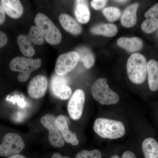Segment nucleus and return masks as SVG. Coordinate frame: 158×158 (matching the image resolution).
<instances>
[{"label":"nucleus","mask_w":158,"mask_h":158,"mask_svg":"<svg viewBox=\"0 0 158 158\" xmlns=\"http://www.w3.org/2000/svg\"><path fill=\"white\" fill-rule=\"evenodd\" d=\"M77 52L79 54L80 61L83 62L86 68L89 69L93 66L95 62V57L90 49L83 47L78 48Z\"/></svg>","instance_id":"obj_23"},{"label":"nucleus","mask_w":158,"mask_h":158,"mask_svg":"<svg viewBox=\"0 0 158 158\" xmlns=\"http://www.w3.org/2000/svg\"><path fill=\"white\" fill-rule=\"evenodd\" d=\"M52 158H70L67 156H62L59 153H55L52 156Z\"/></svg>","instance_id":"obj_30"},{"label":"nucleus","mask_w":158,"mask_h":158,"mask_svg":"<svg viewBox=\"0 0 158 158\" xmlns=\"http://www.w3.org/2000/svg\"><path fill=\"white\" fill-rule=\"evenodd\" d=\"M69 122L68 117L64 115H59L56 117V124L65 141L73 146H76L79 144L78 140L75 134L69 130Z\"/></svg>","instance_id":"obj_13"},{"label":"nucleus","mask_w":158,"mask_h":158,"mask_svg":"<svg viewBox=\"0 0 158 158\" xmlns=\"http://www.w3.org/2000/svg\"><path fill=\"white\" fill-rule=\"evenodd\" d=\"M94 98L101 104H116L119 101V97L116 92L109 88L107 78H99L93 83L91 88Z\"/></svg>","instance_id":"obj_5"},{"label":"nucleus","mask_w":158,"mask_h":158,"mask_svg":"<svg viewBox=\"0 0 158 158\" xmlns=\"http://www.w3.org/2000/svg\"><path fill=\"white\" fill-rule=\"evenodd\" d=\"M59 20L62 27L71 34L77 35L82 32V27L75 19L68 15L60 14Z\"/></svg>","instance_id":"obj_16"},{"label":"nucleus","mask_w":158,"mask_h":158,"mask_svg":"<svg viewBox=\"0 0 158 158\" xmlns=\"http://www.w3.org/2000/svg\"><path fill=\"white\" fill-rule=\"evenodd\" d=\"M103 14L105 17L111 22L117 20L121 16V12L119 9L115 7H108L102 11Z\"/></svg>","instance_id":"obj_24"},{"label":"nucleus","mask_w":158,"mask_h":158,"mask_svg":"<svg viewBox=\"0 0 158 158\" xmlns=\"http://www.w3.org/2000/svg\"><path fill=\"white\" fill-rule=\"evenodd\" d=\"M74 11L76 17L79 23L86 24L90 20V14L87 1H76Z\"/></svg>","instance_id":"obj_20"},{"label":"nucleus","mask_w":158,"mask_h":158,"mask_svg":"<svg viewBox=\"0 0 158 158\" xmlns=\"http://www.w3.org/2000/svg\"><path fill=\"white\" fill-rule=\"evenodd\" d=\"M127 70L129 78L134 84L140 85L147 76V62L142 54L134 53L127 60Z\"/></svg>","instance_id":"obj_2"},{"label":"nucleus","mask_w":158,"mask_h":158,"mask_svg":"<svg viewBox=\"0 0 158 158\" xmlns=\"http://www.w3.org/2000/svg\"><path fill=\"white\" fill-rule=\"evenodd\" d=\"M107 3L106 0H93L91 2V6L95 10H100L104 8Z\"/></svg>","instance_id":"obj_26"},{"label":"nucleus","mask_w":158,"mask_h":158,"mask_svg":"<svg viewBox=\"0 0 158 158\" xmlns=\"http://www.w3.org/2000/svg\"><path fill=\"white\" fill-rule=\"evenodd\" d=\"M6 12L2 6L0 5V25H2L6 20Z\"/></svg>","instance_id":"obj_28"},{"label":"nucleus","mask_w":158,"mask_h":158,"mask_svg":"<svg viewBox=\"0 0 158 158\" xmlns=\"http://www.w3.org/2000/svg\"><path fill=\"white\" fill-rule=\"evenodd\" d=\"M85 94L81 89H77L74 92L68 104L69 114L74 120H77L81 117L85 105Z\"/></svg>","instance_id":"obj_11"},{"label":"nucleus","mask_w":158,"mask_h":158,"mask_svg":"<svg viewBox=\"0 0 158 158\" xmlns=\"http://www.w3.org/2000/svg\"><path fill=\"white\" fill-rule=\"evenodd\" d=\"M67 79L64 76L54 74L51 80V89L53 94L61 99H68L72 91L67 85Z\"/></svg>","instance_id":"obj_10"},{"label":"nucleus","mask_w":158,"mask_h":158,"mask_svg":"<svg viewBox=\"0 0 158 158\" xmlns=\"http://www.w3.org/2000/svg\"><path fill=\"white\" fill-rule=\"evenodd\" d=\"M8 158H27L24 156L22 155H15L13 156H11L9 157Z\"/></svg>","instance_id":"obj_31"},{"label":"nucleus","mask_w":158,"mask_h":158,"mask_svg":"<svg viewBox=\"0 0 158 158\" xmlns=\"http://www.w3.org/2000/svg\"><path fill=\"white\" fill-rule=\"evenodd\" d=\"M80 61L77 52H68L60 55L56 62L55 72L60 76H65L75 68Z\"/></svg>","instance_id":"obj_9"},{"label":"nucleus","mask_w":158,"mask_h":158,"mask_svg":"<svg viewBox=\"0 0 158 158\" xmlns=\"http://www.w3.org/2000/svg\"><path fill=\"white\" fill-rule=\"evenodd\" d=\"M41 60L31 57H17L14 58L10 63V68L12 71L19 72L18 80L24 82L28 80L31 73L41 66Z\"/></svg>","instance_id":"obj_4"},{"label":"nucleus","mask_w":158,"mask_h":158,"mask_svg":"<svg viewBox=\"0 0 158 158\" xmlns=\"http://www.w3.org/2000/svg\"><path fill=\"white\" fill-rule=\"evenodd\" d=\"M144 16L147 19L141 23V29L146 34L153 33L158 28V3L148 9Z\"/></svg>","instance_id":"obj_14"},{"label":"nucleus","mask_w":158,"mask_h":158,"mask_svg":"<svg viewBox=\"0 0 158 158\" xmlns=\"http://www.w3.org/2000/svg\"><path fill=\"white\" fill-rule=\"evenodd\" d=\"M122 158H136V156L132 152L127 151L125 152L122 156Z\"/></svg>","instance_id":"obj_29"},{"label":"nucleus","mask_w":158,"mask_h":158,"mask_svg":"<svg viewBox=\"0 0 158 158\" xmlns=\"http://www.w3.org/2000/svg\"><path fill=\"white\" fill-rule=\"evenodd\" d=\"M48 81L46 77L39 75L34 77L28 85L27 92L32 98L38 99L44 96L47 89Z\"/></svg>","instance_id":"obj_12"},{"label":"nucleus","mask_w":158,"mask_h":158,"mask_svg":"<svg viewBox=\"0 0 158 158\" xmlns=\"http://www.w3.org/2000/svg\"><path fill=\"white\" fill-rule=\"evenodd\" d=\"M8 42V38L5 33L0 31V48L5 46Z\"/></svg>","instance_id":"obj_27"},{"label":"nucleus","mask_w":158,"mask_h":158,"mask_svg":"<svg viewBox=\"0 0 158 158\" xmlns=\"http://www.w3.org/2000/svg\"><path fill=\"white\" fill-rule=\"evenodd\" d=\"M117 44L122 48L130 52L140 50L143 46L142 40L137 37H121L117 40Z\"/></svg>","instance_id":"obj_17"},{"label":"nucleus","mask_w":158,"mask_h":158,"mask_svg":"<svg viewBox=\"0 0 158 158\" xmlns=\"http://www.w3.org/2000/svg\"><path fill=\"white\" fill-rule=\"evenodd\" d=\"M115 2H116L120 3H123L125 2H128V1H123V0H122V1H115Z\"/></svg>","instance_id":"obj_32"},{"label":"nucleus","mask_w":158,"mask_h":158,"mask_svg":"<svg viewBox=\"0 0 158 158\" xmlns=\"http://www.w3.org/2000/svg\"><path fill=\"white\" fill-rule=\"evenodd\" d=\"M25 147L21 136L14 133L6 134L0 144V156L10 157L19 154Z\"/></svg>","instance_id":"obj_7"},{"label":"nucleus","mask_w":158,"mask_h":158,"mask_svg":"<svg viewBox=\"0 0 158 158\" xmlns=\"http://www.w3.org/2000/svg\"><path fill=\"white\" fill-rule=\"evenodd\" d=\"M75 158H102V153L98 149L83 150L77 153Z\"/></svg>","instance_id":"obj_25"},{"label":"nucleus","mask_w":158,"mask_h":158,"mask_svg":"<svg viewBox=\"0 0 158 158\" xmlns=\"http://www.w3.org/2000/svg\"><path fill=\"white\" fill-rule=\"evenodd\" d=\"M17 41L23 55L26 56L31 57L35 54L33 45H42L44 43V40L37 27L32 26L28 34L18 36Z\"/></svg>","instance_id":"obj_6"},{"label":"nucleus","mask_w":158,"mask_h":158,"mask_svg":"<svg viewBox=\"0 0 158 158\" xmlns=\"http://www.w3.org/2000/svg\"><path fill=\"white\" fill-rule=\"evenodd\" d=\"M110 158H120L117 155H114L113 156L111 157Z\"/></svg>","instance_id":"obj_33"},{"label":"nucleus","mask_w":158,"mask_h":158,"mask_svg":"<svg viewBox=\"0 0 158 158\" xmlns=\"http://www.w3.org/2000/svg\"><path fill=\"white\" fill-rule=\"evenodd\" d=\"M1 6L6 13L13 19L20 17L23 12V8L19 0H2Z\"/></svg>","instance_id":"obj_15"},{"label":"nucleus","mask_w":158,"mask_h":158,"mask_svg":"<svg viewBox=\"0 0 158 158\" xmlns=\"http://www.w3.org/2000/svg\"><path fill=\"white\" fill-rule=\"evenodd\" d=\"M94 130L100 137L110 139L121 138L126 132L124 125L121 122L103 118L96 119Z\"/></svg>","instance_id":"obj_1"},{"label":"nucleus","mask_w":158,"mask_h":158,"mask_svg":"<svg viewBox=\"0 0 158 158\" xmlns=\"http://www.w3.org/2000/svg\"><path fill=\"white\" fill-rule=\"evenodd\" d=\"M148 85L152 91L158 90V62L154 59H151L147 62Z\"/></svg>","instance_id":"obj_18"},{"label":"nucleus","mask_w":158,"mask_h":158,"mask_svg":"<svg viewBox=\"0 0 158 158\" xmlns=\"http://www.w3.org/2000/svg\"><path fill=\"white\" fill-rule=\"evenodd\" d=\"M142 148L145 158H158V143L154 138H148L144 140Z\"/></svg>","instance_id":"obj_21"},{"label":"nucleus","mask_w":158,"mask_h":158,"mask_svg":"<svg viewBox=\"0 0 158 158\" xmlns=\"http://www.w3.org/2000/svg\"><path fill=\"white\" fill-rule=\"evenodd\" d=\"M34 22L47 42L52 45H57L61 42L62 35L60 31L47 16L42 13H38Z\"/></svg>","instance_id":"obj_3"},{"label":"nucleus","mask_w":158,"mask_h":158,"mask_svg":"<svg viewBox=\"0 0 158 158\" xmlns=\"http://www.w3.org/2000/svg\"><path fill=\"white\" fill-rule=\"evenodd\" d=\"M138 3H135L127 7L125 10L121 19L122 24L127 28L134 27L137 22V11Z\"/></svg>","instance_id":"obj_19"},{"label":"nucleus","mask_w":158,"mask_h":158,"mask_svg":"<svg viewBox=\"0 0 158 158\" xmlns=\"http://www.w3.org/2000/svg\"><path fill=\"white\" fill-rule=\"evenodd\" d=\"M90 32L95 35L113 37L117 34L118 28L113 24H102L92 27L90 30Z\"/></svg>","instance_id":"obj_22"},{"label":"nucleus","mask_w":158,"mask_h":158,"mask_svg":"<svg viewBox=\"0 0 158 158\" xmlns=\"http://www.w3.org/2000/svg\"><path fill=\"white\" fill-rule=\"evenodd\" d=\"M41 124L49 131L50 143L56 147H62L65 144V140L59 131L56 123V117L51 114H47L40 119Z\"/></svg>","instance_id":"obj_8"}]
</instances>
